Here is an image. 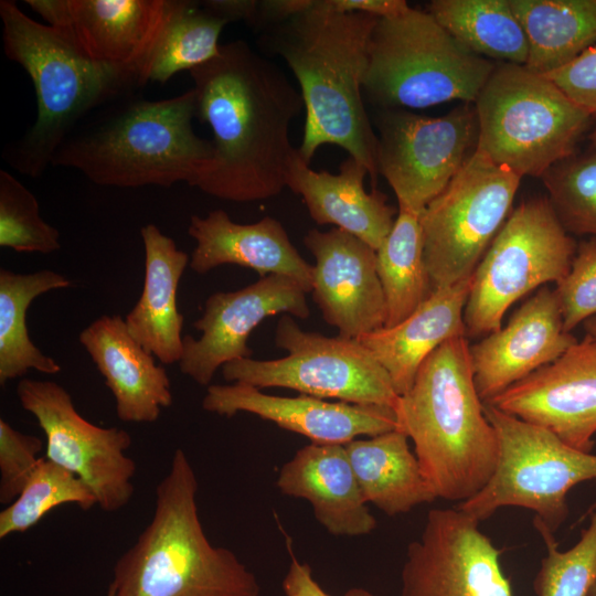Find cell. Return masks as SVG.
<instances>
[{"instance_id":"2e32d148","label":"cell","mask_w":596,"mask_h":596,"mask_svg":"<svg viewBox=\"0 0 596 596\" xmlns=\"http://www.w3.org/2000/svg\"><path fill=\"white\" fill-rule=\"evenodd\" d=\"M91 61L131 75L139 86L180 0H25Z\"/></svg>"},{"instance_id":"1f68e13d","label":"cell","mask_w":596,"mask_h":596,"mask_svg":"<svg viewBox=\"0 0 596 596\" xmlns=\"http://www.w3.org/2000/svg\"><path fill=\"white\" fill-rule=\"evenodd\" d=\"M386 319L384 328L398 324L432 294L426 268L419 215L398 209L393 228L376 249Z\"/></svg>"},{"instance_id":"7a4b0ae2","label":"cell","mask_w":596,"mask_h":596,"mask_svg":"<svg viewBox=\"0 0 596 596\" xmlns=\"http://www.w3.org/2000/svg\"><path fill=\"white\" fill-rule=\"evenodd\" d=\"M379 18L337 12L324 0L263 32L262 46L279 55L299 83L306 108L298 148L310 163L323 145H334L365 166L373 189L377 180V136L363 96L368 46Z\"/></svg>"},{"instance_id":"d6986e66","label":"cell","mask_w":596,"mask_h":596,"mask_svg":"<svg viewBox=\"0 0 596 596\" xmlns=\"http://www.w3.org/2000/svg\"><path fill=\"white\" fill-rule=\"evenodd\" d=\"M304 244L316 260L311 294L323 320L351 339L384 328L386 307L376 249L337 227L312 228Z\"/></svg>"},{"instance_id":"f1b7e54d","label":"cell","mask_w":596,"mask_h":596,"mask_svg":"<svg viewBox=\"0 0 596 596\" xmlns=\"http://www.w3.org/2000/svg\"><path fill=\"white\" fill-rule=\"evenodd\" d=\"M528 41L524 66L546 75L596 44V0H509Z\"/></svg>"},{"instance_id":"ee69618b","label":"cell","mask_w":596,"mask_h":596,"mask_svg":"<svg viewBox=\"0 0 596 596\" xmlns=\"http://www.w3.org/2000/svg\"><path fill=\"white\" fill-rule=\"evenodd\" d=\"M256 0H207L201 4L230 22L244 21L252 24L257 10Z\"/></svg>"},{"instance_id":"f35d334b","label":"cell","mask_w":596,"mask_h":596,"mask_svg":"<svg viewBox=\"0 0 596 596\" xmlns=\"http://www.w3.org/2000/svg\"><path fill=\"white\" fill-rule=\"evenodd\" d=\"M42 440L0 419V502L10 504L36 469Z\"/></svg>"},{"instance_id":"60d3db41","label":"cell","mask_w":596,"mask_h":596,"mask_svg":"<svg viewBox=\"0 0 596 596\" xmlns=\"http://www.w3.org/2000/svg\"><path fill=\"white\" fill-rule=\"evenodd\" d=\"M281 587L285 596H332L317 582L308 563L300 562L295 556L283 579ZM342 596H374L370 590L361 587L348 589Z\"/></svg>"},{"instance_id":"74e56055","label":"cell","mask_w":596,"mask_h":596,"mask_svg":"<svg viewBox=\"0 0 596 596\" xmlns=\"http://www.w3.org/2000/svg\"><path fill=\"white\" fill-rule=\"evenodd\" d=\"M564 330L571 332L596 316V237L577 245L567 274L554 288Z\"/></svg>"},{"instance_id":"603a6c76","label":"cell","mask_w":596,"mask_h":596,"mask_svg":"<svg viewBox=\"0 0 596 596\" xmlns=\"http://www.w3.org/2000/svg\"><path fill=\"white\" fill-rule=\"evenodd\" d=\"M366 175L365 166L351 156L340 163L337 174L315 171L296 148L286 187L302 198L317 224L334 225L377 249L392 231L398 209L377 189H364Z\"/></svg>"},{"instance_id":"f546056e","label":"cell","mask_w":596,"mask_h":596,"mask_svg":"<svg viewBox=\"0 0 596 596\" xmlns=\"http://www.w3.org/2000/svg\"><path fill=\"white\" fill-rule=\"evenodd\" d=\"M71 280L51 270L18 274L0 269V384L24 376L29 370L55 374L61 365L32 342L26 310L42 294L68 288Z\"/></svg>"},{"instance_id":"5b68a950","label":"cell","mask_w":596,"mask_h":596,"mask_svg":"<svg viewBox=\"0 0 596 596\" xmlns=\"http://www.w3.org/2000/svg\"><path fill=\"white\" fill-rule=\"evenodd\" d=\"M193 88L175 97L124 104L104 119L71 135L55 152L54 167L72 168L104 187H194L211 161L212 140L193 129Z\"/></svg>"},{"instance_id":"ab89813d","label":"cell","mask_w":596,"mask_h":596,"mask_svg":"<svg viewBox=\"0 0 596 596\" xmlns=\"http://www.w3.org/2000/svg\"><path fill=\"white\" fill-rule=\"evenodd\" d=\"M544 76L592 117L596 115V44Z\"/></svg>"},{"instance_id":"7bdbcfd3","label":"cell","mask_w":596,"mask_h":596,"mask_svg":"<svg viewBox=\"0 0 596 596\" xmlns=\"http://www.w3.org/2000/svg\"><path fill=\"white\" fill-rule=\"evenodd\" d=\"M324 3L337 12H358L379 19L398 17L411 9L404 0H324Z\"/></svg>"},{"instance_id":"d6a6232c","label":"cell","mask_w":596,"mask_h":596,"mask_svg":"<svg viewBox=\"0 0 596 596\" xmlns=\"http://www.w3.org/2000/svg\"><path fill=\"white\" fill-rule=\"evenodd\" d=\"M227 21L201 2L180 0L152 54L148 82L166 84L181 71H192L212 58Z\"/></svg>"},{"instance_id":"e575fe53","label":"cell","mask_w":596,"mask_h":596,"mask_svg":"<svg viewBox=\"0 0 596 596\" xmlns=\"http://www.w3.org/2000/svg\"><path fill=\"white\" fill-rule=\"evenodd\" d=\"M541 179L563 228L568 234L596 237V149L573 153Z\"/></svg>"},{"instance_id":"4fadbf2b","label":"cell","mask_w":596,"mask_h":596,"mask_svg":"<svg viewBox=\"0 0 596 596\" xmlns=\"http://www.w3.org/2000/svg\"><path fill=\"white\" fill-rule=\"evenodd\" d=\"M376 168L396 195L398 209L421 215L477 146L475 107L461 104L439 117L406 109H379Z\"/></svg>"},{"instance_id":"9a60e30c","label":"cell","mask_w":596,"mask_h":596,"mask_svg":"<svg viewBox=\"0 0 596 596\" xmlns=\"http://www.w3.org/2000/svg\"><path fill=\"white\" fill-rule=\"evenodd\" d=\"M501 550L457 508L429 510L401 572V596H514Z\"/></svg>"},{"instance_id":"30bf717a","label":"cell","mask_w":596,"mask_h":596,"mask_svg":"<svg viewBox=\"0 0 596 596\" xmlns=\"http://www.w3.org/2000/svg\"><path fill=\"white\" fill-rule=\"evenodd\" d=\"M576 248L547 198L518 205L471 276L464 311L466 337L483 338L499 330L513 304L567 274Z\"/></svg>"},{"instance_id":"7c38bea8","label":"cell","mask_w":596,"mask_h":596,"mask_svg":"<svg viewBox=\"0 0 596 596\" xmlns=\"http://www.w3.org/2000/svg\"><path fill=\"white\" fill-rule=\"evenodd\" d=\"M521 177L477 148L419 215L432 289L470 277L511 213Z\"/></svg>"},{"instance_id":"d4e9b609","label":"cell","mask_w":596,"mask_h":596,"mask_svg":"<svg viewBox=\"0 0 596 596\" xmlns=\"http://www.w3.org/2000/svg\"><path fill=\"white\" fill-rule=\"evenodd\" d=\"M276 486L285 496L307 500L330 534L361 536L376 526L344 445L301 447L280 468Z\"/></svg>"},{"instance_id":"9c48e42d","label":"cell","mask_w":596,"mask_h":596,"mask_svg":"<svg viewBox=\"0 0 596 596\" xmlns=\"http://www.w3.org/2000/svg\"><path fill=\"white\" fill-rule=\"evenodd\" d=\"M483 412L498 439L496 469L476 496L456 508L480 522L500 508L520 507L534 512L533 522L556 532L568 514V491L596 480V455L489 403H483Z\"/></svg>"},{"instance_id":"52a82bcc","label":"cell","mask_w":596,"mask_h":596,"mask_svg":"<svg viewBox=\"0 0 596 596\" xmlns=\"http://www.w3.org/2000/svg\"><path fill=\"white\" fill-rule=\"evenodd\" d=\"M363 96L379 109L475 103L496 63L462 45L428 12L377 19Z\"/></svg>"},{"instance_id":"c3c4849f","label":"cell","mask_w":596,"mask_h":596,"mask_svg":"<svg viewBox=\"0 0 596 596\" xmlns=\"http://www.w3.org/2000/svg\"><path fill=\"white\" fill-rule=\"evenodd\" d=\"M106 596H114L111 588L108 586Z\"/></svg>"},{"instance_id":"8d00e7d4","label":"cell","mask_w":596,"mask_h":596,"mask_svg":"<svg viewBox=\"0 0 596 596\" xmlns=\"http://www.w3.org/2000/svg\"><path fill=\"white\" fill-rule=\"evenodd\" d=\"M0 246L40 254L61 247L60 232L41 217L35 195L4 170H0Z\"/></svg>"},{"instance_id":"83f0119b","label":"cell","mask_w":596,"mask_h":596,"mask_svg":"<svg viewBox=\"0 0 596 596\" xmlns=\"http://www.w3.org/2000/svg\"><path fill=\"white\" fill-rule=\"evenodd\" d=\"M368 503L394 517L437 498L400 429L344 445Z\"/></svg>"},{"instance_id":"8fae6325","label":"cell","mask_w":596,"mask_h":596,"mask_svg":"<svg viewBox=\"0 0 596 596\" xmlns=\"http://www.w3.org/2000/svg\"><path fill=\"white\" fill-rule=\"evenodd\" d=\"M275 344L288 354L231 361L222 366L223 377L259 390L284 387L322 400L395 409L400 395L387 372L358 339L305 331L291 316L283 315L276 326Z\"/></svg>"},{"instance_id":"44dd1931","label":"cell","mask_w":596,"mask_h":596,"mask_svg":"<svg viewBox=\"0 0 596 596\" xmlns=\"http://www.w3.org/2000/svg\"><path fill=\"white\" fill-rule=\"evenodd\" d=\"M577 339L564 330L554 289L539 288L499 330L469 347L476 390L483 403L558 359Z\"/></svg>"},{"instance_id":"ffe728a7","label":"cell","mask_w":596,"mask_h":596,"mask_svg":"<svg viewBox=\"0 0 596 596\" xmlns=\"http://www.w3.org/2000/svg\"><path fill=\"white\" fill-rule=\"evenodd\" d=\"M202 408L226 417L238 412L251 413L315 444L345 445L359 436L372 437L398 429L392 407L327 402L305 394L276 396L243 382L209 385Z\"/></svg>"},{"instance_id":"4316f807","label":"cell","mask_w":596,"mask_h":596,"mask_svg":"<svg viewBox=\"0 0 596 596\" xmlns=\"http://www.w3.org/2000/svg\"><path fill=\"white\" fill-rule=\"evenodd\" d=\"M145 277L141 295L125 318L129 333L164 364L183 354V316L177 307V289L189 255L155 224L141 227Z\"/></svg>"},{"instance_id":"6da1fadb","label":"cell","mask_w":596,"mask_h":596,"mask_svg":"<svg viewBox=\"0 0 596 596\" xmlns=\"http://www.w3.org/2000/svg\"><path fill=\"white\" fill-rule=\"evenodd\" d=\"M196 118L213 132L214 153L194 187L232 202L272 199L286 188L292 120L305 107L285 73L243 40L190 71Z\"/></svg>"},{"instance_id":"277c9868","label":"cell","mask_w":596,"mask_h":596,"mask_svg":"<svg viewBox=\"0 0 596 596\" xmlns=\"http://www.w3.org/2000/svg\"><path fill=\"white\" fill-rule=\"evenodd\" d=\"M194 469L178 448L156 487L155 510L136 542L117 560L114 596H259L260 586L228 549L204 533Z\"/></svg>"},{"instance_id":"e0dca14e","label":"cell","mask_w":596,"mask_h":596,"mask_svg":"<svg viewBox=\"0 0 596 596\" xmlns=\"http://www.w3.org/2000/svg\"><path fill=\"white\" fill-rule=\"evenodd\" d=\"M306 294L295 279L283 275H267L238 290L212 294L205 300L202 317L193 322L201 337H183L180 371L202 386L210 385L219 368L252 358L248 337L265 318H308Z\"/></svg>"},{"instance_id":"4dcf8cb0","label":"cell","mask_w":596,"mask_h":596,"mask_svg":"<svg viewBox=\"0 0 596 596\" xmlns=\"http://www.w3.org/2000/svg\"><path fill=\"white\" fill-rule=\"evenodd\" d=\"M471 52L524 65L528 41L509 0H433L427 10Z\"/></svg>"},{"instance_id":"bcb514c9","label":"cell","mask_w":596,"mask_h":596,"mask_svg":"<svg viewBox=\"0 0 596 596\" xmlns=\"http://www.w3.org/2000/svg\"><path fill=\"white\" fill-rule=\"evenodd\" d=\"M593 117L596 119V115L593 116ZM590 140H592L594 149H596V121H595L594 129H593V131L590 134Z\"/></svg>"},{"instance_id":"7dc6e473","label":"cell","mask_w":596,"mask_h":596,"mask_svg":"<svg viewBox=\"0 0 596 596\" xmlns=\"http://www.w3.org/2000/svg\"><path fill=\"white\" fill-rule=\"evenodd\" d=\"M589 596H596V582L594 583L590 592H589Z\"/></svg>"},{"instance_id":"f6af8a7d","label":"cell","mask_w":596,"mask_h":596,"mask_svg":"<svg viewBox=\"0 0 596 596\" xmlns=\"http://www.w3.org/2000/svg\"><path fill=\"white\" fill-rule=\"evenodd\" d=\"M583 327H584V330H585L586 334H588V336L596 339V316L587 319L583 323Z\"/></svg>"},{"instance_id":"484cf974","label":"cell","mask_w":596,"mask_h":596,"mask_svg":"<svg viewBox=\"0 0 596 596\" xmlns=\"http://www.w3.org/2000/svg\"><path fill=\"white\" fill-rule=\"evenodd\" d=\"M471 276L451 286L434 289L398 324L358 338L387 372L400 396L412 386L427 356L447 340L466 337L464 311Z\"/></svg>"},{"instance_id":"8992f818","label":"cell","mask_w":596,"mask_h":596,"mask_svg":"<svg viewBox=\"0 0 596 596\" xmlns=\"http://www.w3.org/2000/svg\"><path fill=\"white\" fill-rule=\"evenodd\" d=\"M7 57L33 82L38 114L33 126L3 157L22 174L40 177L88 111L139 86L119 70L97 64L57 29L23 13L17 2L0 1Z\"/></svg>"},{"instance_id":"b9f144b4","label":"cell","mask_w":596,"mask_h":596,"mask_svg":"<svg viewBox=\"0 0 596 596\" xmlns=\"http://www.w3.org/2000/svg\"><path fill=\"white\" fill-rule=\"evenodd\" d=\"M315 0H262L251 26L255 31L264 32L279 25L289 19L309 10Z\"/></svg>"},{"instance_id":"ba28073f","label":"cell","mask_w":596,"mask_h":596,"mask_svg":"<svg viewBox=\"0 0 596 596\" xmlns=\"http://www.w3.org/2000/svg\"><path fill=\"white\" fill-rule=\"evenodd\" d=\"M476 148L521 178H541L574 153L592 116L552 81L499 63L473 103Z\"/></svg>"},{"instance_id":"836d02e7","label":"cell","mask_w":596,"mask_h":596,"mask_svg":"<svg viewBox=\"0 0 596 596\" xmlns=\"http://www.w3.org/2000/svg\"><path fill=\"white\" fill-rule=\"evenodd\" d=\"M66 503L87 511L97 504V499L74 473L41 458L17 499L0 512V539L25 532L51 510Z\"/></svg>"},{"instance_id":"7402d4cb","label":"cell","mask_w":596,"mask_h":596,"mask_svg":"<svg viewBox=\"0 0 596 596\" xmlns=\"http://www.w3.org/2000/svg\"><path fill=\"white\" fill-rule=\"evenodd\" d=\"M188 233L196 243L189 267L198 274L232 264L251 268L260 277H290L311 292L313 266L302 258L283 224L272 216L241 224L217 209L203 217L192 215Z\"/></svg>"},{"instance_id":"5bb4252c","label":"cell","mask_w":596,"mask_h":596,"mask_svg":"<svg viewBox=\"0 0 596 596\" xmlns=\"http://www.w3.org/2000/svg\"><path fill=\"white\" fill-rule=\"evenodd\" d=\"M17 395L46 438L45 458L67 469L93 491L97 505L115 512L134 496L135 461L126 455L130 434L97 426L76 411L71 394L58 383L22 379Z\"/></svg>"},{"instance_id":"ac0fdd59","label":"cell","mask_w":596,"mask_h":596,"mask_svg":"<svg viewBox=\"0 0 596 596\" xmlns=\"http://www.w3.org/2000/svg\"><path fill=\"white\" fill-rule=\"evenodd\" d=\"M592 453L596 434V339L586 334L558 359L487 402Z\"/></svg>"},{"instance_id":"d590c367","label":"cell","mask_w":596,"mask_h":596,"mask_svg":"<svg viewBox=\"0 0 596 596\" xmlns=\"http://www.w3.org/2000/svg\"><path fill=\"white\" fill-rule=\"evenodd\" d=\"M545 543V556L533 581L536 596H589L596 582V502L575 545L561 551L554 533L533 522Z\"/></svg>"},{"instance_id":"3957f363","label":"cell","mask_w":596,"mask_h":596,"mask_svg":"<svg viewBox=\"0 0 596 596\" xmlns=\"http://www.w3.org/2000/svg\"><path fill=\"white\" fill-rule=\"evenodd\" d=\"M469 347L462 336L437 348L394 409L436 498L458 503L487 485L499 456L473 382Z\"/></svg>"},{"instance_id":"cb8c5ba5","label":"cell","mask_w":596,"mask_h":596,"mask_svg":"<svg viewBox=\"0 0 596 596\" xmlns=\"http://www.w3.org/2000/svg\"><path fill=\"white\" fill-rule=\"evenodd\" d=\"M116 402L117 417L127 423H153L172 404L164 368L128 331L125 319L104 315L79 333Z\"/></svg>"}]
</instances>
